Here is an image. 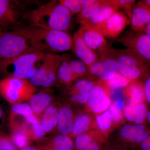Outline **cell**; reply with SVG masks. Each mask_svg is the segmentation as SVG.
Segmentation results:
<instances>
[{
  "instance_id": "cell-1",
  "label": "cell",
  "mask_w": 150,
  "mask_h": 150,
  "mask_svg": "<svg viewBox=\"0 0 150 150\" xmlns=\"http://www.w3.org/2000/svg\"><path fill=\"white\" fill-rule=\"evenodd\" d=\"M117 62L118 72L130 81L144 82L150 76V61L133 49H116L110 46L99 51Z\"/></svg>"
},
{
  "instance_id": "cell-2",
  "label": "cell",
  "mask_w": 150,
  "mask_h": 150,
  "mask_svg": "<svg viewBox=\"0 0 150 150\" xmlns=\"http://www.w3.org/2000/svg\"><path fill=\"white\" fill-rule=\"evenodd\" d=\"M17 30L28 38L37 51L55 54L71 50L73 37L67 32L33 27Z\"/></svg>"
},
{
  "instance_id": "cell-3",
  "label": "cell",
  "mask_w": 150,
  "mask_h": 150,
  "mask_svg": "<svg viewBox=\"0 0 150 150\" xmlns=\"http://www.w3.org/2000/svg\"><path fill=\"white\" fill-rule=\"evenodd\" d=\"M28 16L33 27L65 32L69 29L72 17L59 1L54 0L30 11Z\"/></svg>"
},
{
  "instance_id": "cell-4",
  "label": "cell",
  "mask_w": 150,
  "mask_h": 150,
  "mask_svg": "<svg viewBox=\"0 0 150 150\" xmlns=\"http://www.w3.org/2000/svg\"><path fill=\"white\" fill-rule=\"evenodd\" d=\"M46 53L35 51L0 62V71L8 75L29 80L43 64Z\"/></svg>"
},
{
  "instance_id": "cell-5",
  "label": "cell",
  "mask_w": 150,
  "mask_h": 150,
  "mask_svg": "<svg viewBox=\"0 0 150 150\" xmlns=\"http://www.w3.org/2000/svg\"><path fill=\"white\" fill-rule=\"evenodd\" d=\"M36 89L28 80L7 76L0 81V94L12 105L28 100Z\"/></svg>"
},
{
  "instance_id": "cell-6",
  "label": "cell",
  "mask_w": 150,
  "mask_h": 150,
  "mask_svg": "<svg viewBox=\"0 0 150 150\" xmlns=\"http://www.w3.org/2000/svg\"><path fill=\"white\" fill-rule=\"evenodd\" d=\"M35 51L28 38L17 30L3 32L0 38V62Z\"/></svg>"
},
{
  "instance_id": "cell-7",
  "label": "cell",
  "mask_w": 150,
  "mask_h": 150,
  "mask_svg": "<svg viewBox=\"0 0 150 150\" xmlns=\"http://www.w3.org/2000/svg\"><path fill=\"white\" fill-rule=\"evenodd\" d=\"M62 59V55L46 54L43 64L29 80L31 84L36 88H48L54 85L58 80V70Z\"/></svg>"
},
{
  "instance_id": "cell-8",
  "label": "cell",
  "mask_w": 150,
  "mask_h": 150,
  "mask_svg": "<svg viewBox=\"0 0 150 150\" xmlns=\"http://www.w3.org/2000/svg\"><path fill=\"white\" fill-rule=\"evenodd\" d=\"M130 24V21L125 13L117 11L101 24L94 27L106 38H115Z\"/></svg>"
},
{
  "instance_id": "cell-9",
  "label": "cell",
  "mask_w": 150,
  "mask_h": 150,
  "mask_svg": "<svg viewBox=\"0 0 150 150\" xmlns=\"http://www.w3.org/2000/svg\"><path fill=\"white\" fill-rule=\"evenodd\" d=\"M118 72L117 62L109 56L100 54L98 60L88 67V75L98 77L106 81L112 79Z\"/></svg>"
},
{
  "instance_id": "cell-10",
  "label": "cell",
  "mask_w": 150,
  "mask_h": 150,
  "mask_svg": "<svg viewBox=\"0 0 150 150\" xmlns=\"http://www.w3.org/2000/svg\"><path fill=\"white\" fill-rule=\"evenodd\" d=\"M118 41L150 61V36L144 33L132 32L119 39Z\"/></svg>"
},
{
  "instance_id": "cell-11",
  "label": "cell",
  "mask_w": 150,
  "mask_h": 150,
  "mask_svg": "<svg viewBox=\"0 0 150 150\" xmlns=\"http://www.w3.org/2000/svg\"><path fill=\"white\" fill-rule=\"evenodd\" d=\"M72 51L78 59L89 67L98 60L97 54L91 50L85 43L81 35L80 28L73 35Z\"/></svg>"
},
{
  "instance_id": "cell-12",
  "label": "cell",
  "mask_w": 150,
  "mask_h": 150,
  "mask_svg": "<svg viewBox=\"0 0 150 150\" xmlns=\"http://www.w3.org/2000/svg\"><path fill=\"white\" fill-rule=\"evenodd\" d=\"M87 104L93 112L99 113L107 110L111 105V101L104 88L100 84H97L91 91Z\"/></svg>"
},
{
  "instance_id": "cell-13",
  "label": "cell",
  "mask_w": 150,
  "mask_h": 150,
  "mask_svg": "<svg viewBox=\"0 0 150 150\" xmlns=\"http://www.w3.org/2000/svg\"><path fill=\"white\" fill-rule=\"evenodd\" d=\"M130 23L133 32L144 33L145 27L150 23V8L144 1H139L132 11Z\"/></svg>"
},
{
  "instance_id": "cell-14",
  "label": "cell",
  "mask_w": 150,
  "mask_h": 150,
  "mask_svg": "<svg viewBox=\"0 0 150 150\" xmlns=\"http://www.w3.org/2000/svg\"><path fill=\"white\" fill-rule=\"evenodd\" d=\"M82 37L87 46L93 51H101L109 47L107 40L94 27L83 25L80 28Z\"/></svg>"
},
{
  "instance_id": "cell-15",
  "label": "cell",
  "mask_w": 150,
  "mask_h": 150,
  "mask_svg": "<svg viewBox=\"0 0 150 150\" xmlns=\"http://www.w3.org/2000/svg\"><path fill=\"white\" fill-rule=\"evenodd\" d=\"M121 137L136 147L150 134V131L144 124H128L120 131Z\"/></svg>"
},
{
  "instance_id": "cell-16",
  "label": "cell",
  "mask_w": 150,
  "mask_h": 150,
  "mask_svg": "<svg viewBox=\"0 0 150 150\" xmlns=\"http://www.w3.org/2000/svg\"><path fill=\"white\" fill-rule=\"evenodd\" d=\"M36 147L39 150H74V144L69 136L59 134L40 141Z\"/></svg>"
},
{
  "instance_id": "cell-17",
  "label": "cell",
  "mask_w": 150,
  "mask_h": 150,
  "mask_svg": "<svg viewBox=\"0 0 150 150\" xmlns=\"http://www.w3.org/2000/svg\"><path fill=\"white\" fill-rule=\"evenodd\" d=\"M95 84L90 80H80L73 86L71 99L74 102L83 104L87 103L91 89Z\"/></svg>"
},
{
  "instance_id": "cell-18",
  "label": "cell",
  "mask_w": 150,
  "mask_h": 150,
  "mask_svg": "<svg viewBox=\"0 0 150 150\" xmlns=\"http://www.w3.org/2000/svg\"><path fill=\"white\" fill-rule=\"evenodd\" d=\"M112 0H83L77 21L80 24L82 22L91 18L103 7L112 3Z\"/></svg>"
},
{
  "instance_id": "cell-19",
  "label": "cell",
  "mask_w": 150,
  "mask_h": 150,
  "mask_svg": "<svg viewBox=\"0 0 150 150\" xmlns=\"http://www.w3.org/2000/svg\"><path fill=\"white\" fill-rule=\"evenodd\" d=\"M74 123V115L70 107L63 105L58 108L57 129L60 134L68 136L71 134Z\"/></svg>"
},
{
  "instance_id": "cell-20",
  "label": "cell",
  "mask_w": 150,
  "mask_h": 150,
  "mask_svg": "<svg viewBox=\"0 0 150 150\" xmlns=\"http://www.w3.org/2000/svg\"><path fill=\"white\" fill-rule=\"evenodd\" d=\"M120 8L118 1L112 0L111 4L103 7L92 17L88 20L82 22L80 24L81 26L88 25L91 27H96L102 23Z\"/></svg>"
},
{
  "instance_id": "cell-21",
  "label": "cell",
  "mask_w": 150,
  "mask_h": 150,
  "mask_svg": "<svg viewBox=\"0 0 150 150\" xmlns=\"http://www.w3.org/2000/svg\"><path fill=\"white\" fill-rule=\"evenodd\" d=\"M28 100L34 114L38 116L42 115L46 108L52 104L53 98L46 91L33 94Z\"/></svg>"
},
{
  "instance_id": "cell-22",
  "label": "cell",
  "mask_w": 150,
  "mask_h": 150,
  "mask_svg": "<svg viewBox=\"0 0 150 150\" xmlns=\"http://www.w3.org/2000/svg\"><path fill=\"white\" fill-rule=\"evenodd\" d=\"M149 110L144 103L134 106L128 105L123 109V114L126 119L135 124H144L147 120Z\"/></svg>"
},
{
  "instance_id": "cell-23",
  "label": "cell",
  "mask_w": 150,
  "mask_h": 150,
  "mask_svg": "<svg viewBox=\"0 0 150 150\" xmlns=\"http://www.w3.org/2000/svg\"><path fill=\"white\" fill-rule=\"evenodd\" d=\"M58 115V108L52 103L41 115V126L45 134L51 133L57 129Z\"/></svg>"
},
{
  "instance_id": "cell-24",
  "label": "cell",
  "mask_w": 150,
  "mask_h": 150,
  "mask_svg": "<svg viewBox=\"0 0 150 150\" xmlns=\"http://www.w3.org/2000/svg\"><path fill=\"white\" fill-rule=\"evenodd\" d=\"M16 21V12L11 2L0 0V28L13 24Z\"/></svg>"
},
{
  "instance_id": "cell-25",
  "label": "cell",
  "mask_w": 150,
  "mask_h": 150,
  "mask_svg": "<svg viewBox=\"0 0 150 150\" xmlns=\"http://www.w3.org/2000/svg\"><path fill=\"white\" fill-rule=\"evenodd\" d=\"M144 82L136 81L129 85L127 89V93L129 97V105L134 106L144 102Z\"/></svg>"
},
{
  "instance_id": "cell-26",
  "label": "cell",
  "mask_w": 150,
  "mask_h": 150,
  "mask_svg": "<svg viewBox=\"0 0 150 150\" xmlns=\"http://www.w3.org/2000/svg\"><path fill=\"white\" fill-rule=\"evenodd\" d=\"M74 144V150H102L98 142L86 134L76 136Z\"/></svg>"
},
{
  "instance_id": "cell-27",
  "label": "cell",
  "mask_w": 150,
  "mask_h": 150,
  "mask_svg": "<svg viewBox=\"0 0 150 150\" xmlns=\"http://www.w3.org/2000/svg\"><path fill=\"white\" fill-rule=\"evenodd\" d=\"M57 78L60 83L67 85L70 84L76 79L70 69L68 55H62V60L58 69Z\"/></svg>"
},
{
  "instance_id": "cell-28",
  "label": "cell",
  "mask_w": 150,
  "mask_h": 150,
  "mask_svg": "<svg viewBox=\"0 0 150 150\" xmlns=\"http://www.w3.org/2000/svg\"><path fill=\"white\" fill-rule=\"evenodd\" d=\"M26 123L29 125L31 139L40 142L44 138L45 134L41 126L40 119L33 114L25 118Z\"/></svg>"
},
{
  "instance_id": "cell-29",
  "label": "cell",
  "mask_w": 150,
  "mask_h": 150,
  "mask_svg": "<svg viewBox=\"0 0 150 150\" xmlns=\"http://www.w3.org/2000/svg\"><path fill=\"white\" fill-rule=\"evenodd\" d=\"M90 123L91 117L88 114H81L74 121L71 134L75 137L79 134H85L88 130Z\"/></svg>"
},
{
  "instance_id": "cell-30",
  "label": "cell",
  "mask_w": 150,
  "mask_h": 150,
  "mask_svg": "<svg viewBox=\"0 0 150 150\" xmlns=\"http://www.w3.org/2000/svg\"><path fill=\"white\" fill-rule=\"evenodd\" d=\"M70 69L76 79L88 74V67L79 59L68 55Z\"/></svg>"
},
{
  "instance_id": "cell-31",
  "label": "cell",
  "mask_w": 150,
  "mask_h": 150,
  "mask_svg": "<svg viewBox=\"0 0 150 150\" xmlns=\"http://www.w3.org/2000/svg\"><path fill=\"white\" fill-rule=\"evenodd\" d=\"M10 114L19 115L25 118L34 114L29 104L24 102L12 105Z\"/></svg>"
},
{
  "instance_id": "cell-32",
  "label": "cell",
  "mask_w": 150,
  "mask_h": 150,
  "mask_svg": "<svg viewBox=\"0 0 150 150\" xmlns=\"http://www.w3.org/2000/svg\"><path fill=\"white\" fill-rule=\"evenodd\" d=\"M105 82L108 86L113 90L118 89L125 87L129 85L131 82L129 80L118 72L112 79Z\"/></svg>"
},
{
  "instance_id": "cell-33",
  "label": "cell",
  "mask_w": 150,
  "mask_h": 150,
  "mask_svg": "<svg viewBox=\"0 0 150 150\" xmlns=\"http://www.w3.org/2000/svg\"><path fill=\"white\" fill-rule=\"evenodd\" d=\"M96 121L99 129L102 131H106L110 129L112 125V119L110 111L105 110L96 117Z\"/></svg>"
},
{
  "instance_id": "cell-34",
  "label": "cell",
  "mask_w": 150,
  "mask_h": 150,
  "mask_svg": "<svg viewBox=\"0 0 150 150\" xmlns=\"http://www.w3.org/2000/svg\"><path fill=\"white\" fill-rule=\"evenodd\" d=\"M59 1L62 5L69 10L73 16L80 13L83 0H59Z\"/></svg>"
},
{
  "instance_id": "cell-35",
  "label": "cell",
  "mask_w": 150,
  "mask_h": 150,
  "mask_svg": "<svg viewBox=\"0 0 150 150\" xmlns=\"http://www.w3.org/2000/svg\"><path fill=\"white\" fill-rule=\"evenodd\" d=\"M0 150H18L10 135L0 131Z\"/></svg>"
},
{
  "instance_id": "cell-36",
  "label": "cell",
  "mask_w": 150,
  "mask_h": 150,
  "mask_svg": "<svg viewBox=\"0 0 150 150\" xmlns=\"http://www.w3.org/2000/svg\"><path fill=\"white\" fill-rule=\"evenodd\" d=\"M118 5L120 8L124 10L129 19L131 20L132 11L135 5L137 4V1L135 0H117Z\"/></svg>"
},
{
  "instance_id": "cell-37",
  "label": "cell",
  "mask_w": 150,
  "mask_h": 150,
  "mask_svg": "<svg viewBox=\"0 0 150 150\" xmlns=\"http://www.w3.org/2000/svg\"><path fill=\"white\" fill-rule=\"evenodd\" d=\"M108 110L110 111L112 116V121L115 122H119L123 120V113L121 112V110H119L115 107L114 103L110 105Z\"/></svg>"
},
{
  "instance_id": "cell-38",
  "label": "cell",
  "mask_w": 150,
  "mask_h": 150,
  "mask_svg": "<svg viewBox=\"0 0 150 150\" xmlns=\"http://www.w3.org/2000/svg\"><path fill=\"white\" fill-rule=\"evenodd\" d=\"M134 148L135 150H150V134Z\"/></svg>"
},
{
  "instance_id": "cell-39",
  "label": "cell",
  "mask_w": 150,
  "mask_h": 150,
  "mask_svg": "<svg viewBox=\"0 0 150 150\" xmlns=\"http://www.w3.org/2000/svg\"><path fill=\"white\" fill-rule=\"evenodd\" d=\"M144 86L145 100L150 104V76L145 81Z\"/></svg>"
},
{
  "instance_id": "cell-40",
  "label": "cell",
  "mask_w": 150,
  "mask_h": 150,
  "mask_svg": "<svg viewBox=\"0 0 150 150\" xmlns=\"http://www.w3.org/2000/svg\"><path fill=\"white\" fill-rule=\"evenodd\" d=\"M114 104L115 105V107L119 110H121V109L123 108L124 104H123V100L121 98H119L115 99V102H114Z\"/></svg>"
},
{
  "instance_id": "cell-41",
  "label": "cell",
  "mask_w": 150,
  "mask_h": 150,
  "mask_svg": "<svg viewBox=\"0 0 150 150\" xmlns=\"http://www.w3.org/2000/svg\"><path fill=\"white\" fill-rule=\"evenodd\" d=\"M4 123V115L3 109L0 106V129L2 127Z\"/></svg>"
},
{
  "instance_id": "cell-42",
  "label": "cell",
  "mask_w": 150,
  "mask_h": 150,
  "mask_svg": "<svg viewBox=\"0 0 150 150\" xmlns=\"http://www.w3.org/2000/svg\"><path fill=\"white\" fill-rule=\"evenodd\" d=\"M19 150H39L36 147L33 146H27L25 147L22 148Z\"/></svg>"
},
{
  "instance_id": "cell-43",
  "label": "cell",
  "mask_w": 150,
  "mask_h": 150,
  "mask_svg": "<svg viewBox=\"0 0 150 150\" xmlns=\"http://www.w3.org/2000/svg\"><path fill=\"white\" fill-rule=\"evenodd\" d=\"M144 33L146 35L150 36V23L145 27Z\"/></svg>"
},
{
  "instance_id": "cell-44",
  "label": "cell",
  "mask_w": 150,
  "mask_h": 150,
  "mask_svg": "<svg viewBox=\"0 0 150 150\" xmlns=\"http://www.w3.org/2000/svg\"><path fill=\"white\" fill-rule=\"evenodd\" d=\"M108 150H124L123 149H121V148L118 147H114L110 148Z\"/></svg>"
},
{
  "instance_id": "cell-45",
  "label": "cell",
  "mask_w": 150,
  "mask_h": 150,
  "mask_svg": "<svg viewBox=\"0 0 150 150\" xmlns=\"http://www.w3.org/2000/svg\"><path fill=\"white\" fill-rule=\"evenodd\" d=\"M147 121L149 122L150 125V110H149V112L148 113L147 118Z\"/></svg>"
},
{
  "instance_id": "cell-46",
  "label": "cell",
  "mask_w": 150,
  "mask_h": 150,
  "mask_svg": "<svg viewBox=\"0 0 150 150\" xmlns=\"http://www.w3.org/2000/svg\"><path fill=\"white\" fill-rule=\"evenodd\" d=\"M144 2L147 5L149 6V7L150 8V0H144Z\"/></svg>"
},
{
  "instance_id": "cell-47",
  "label": "cell",
  "mask_w": 150,
  "mask_h": 150,
  "mask_svg": "<svg viewBox=\"0 0 150 150\" xmlns=\"http://www.w3.org/2000/svg\"><path fill=\"white\" fill-rule=\"evenodd\" d=\"M2 28H0V38H1V36L2 34L3 33Z\"/></svg>"
}]
</instances>
